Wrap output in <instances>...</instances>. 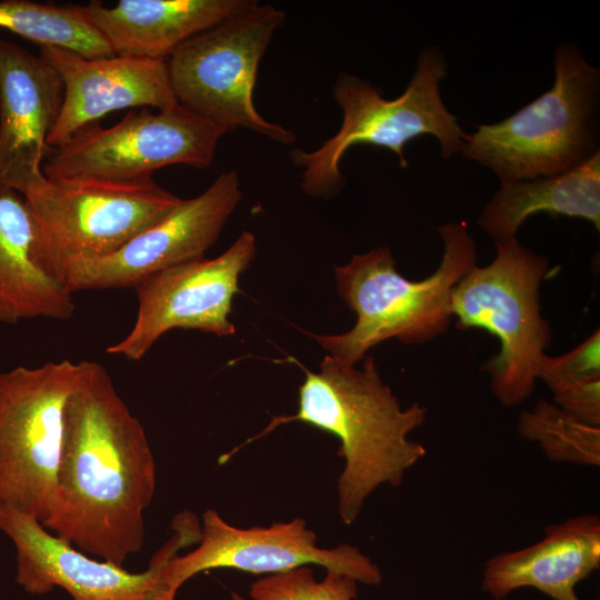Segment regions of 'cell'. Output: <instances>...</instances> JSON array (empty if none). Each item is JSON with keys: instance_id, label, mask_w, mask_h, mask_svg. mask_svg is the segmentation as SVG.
<instances>
[{"instance_id": "ffe728a7", "label": "cell", "mask_w": 600, "mask_h": 600, "mask_svg": "<svg viewBox=\"0 0 600 600\" xmlns=\"http://www.w3.org/2000/svg\"><path fill=\"white\" fill-rule=\"evenodd\" d=\"M546 212L590 221L600 229V151L564 173L501 182L482 209L479 227L497 241L516 238L532 214Z\"/></svg>"}, {"instance_id": "7402d4cb", "label": "cell", "mask_w": 600, "mask_h": 600, "mask_svg": "<svg viewBox=\"0 0 600 600\" xmlns=\"http://www.w3.org/2000/svg\"><path fill=\"white\" fill-rule=\"evenodd\" d=\"M519 436L537 443L553 463L600 466V427L584 423L544 399L518 420Z\"/></svg>"}, {"instance_id": "9a60e30c", "label": "cell", "mask_w": 600, "mask_h": 600, "mask_svg": "<svg viewBox=\"0 0 600 600\" xmlns=\"http://www.w3.org/2000/svg\"><path fill=\"white\" fill-rule=\"evenodd\" d=\"M63 91L60 76L43 58L0 39V193L23 197L46 179L47 139Z\"/></svg>"}, {"instance_id": "d4e9b609", "label": "cell", "mask_w": 600, "mask_h": 600, "mask_svg": "<svg viewBox=\"0 0 600 600\" xmlns=\"http://www.w3.org/2000/svg\"><path fill=\"white\" fill-rule=\"evenodd\" d=\"M554 404L571 417L600 427V379L583 381L553 393Z\"/></svg>"}, {"instance_id": "277c9868", "label": "cell", "mask_w": 600, "mask_h": 600, "mask_svg": "<svg viewBox=\"0 0 600 600\" xmlns=\"http://www.w3.org/2000/svg\"><path fill=\"white\" fill-rule=\"evenodd\" d=\"M553 63L548 91L467 136L462 156L493 171L500 183L564 173L600 151V70L572 43L556 49Z\"/></svg>"}, {"instance_id": "484cf974", "label": "cell", "mask_w": 600, "mask_h": 600, "mask_svg": "<svg viewBox=\"0 0 600 600\" xmlns=\"http://www.w3.org/2000/svg\"><path fill=\"white\" fill-rule=\"evenodd\" d=\"M231 600H246V599L237 592H231Z\"/></svg>"}, {"instance_id": "8fae6325", "label": "cell", "mask_w": 600, "mask_h": 600, "mask_svg": "<svg viewBox=\"0 0 600 600\" xmlns=\"http://www.w3.org/2000/svg\"><path fill=\"white\" fill-rule=\"evenodd\" d=\"M171 529L172 536L153 554L148 569L130 572L91 558L47 530L37 518L0 506V530L17 550L16 580L33 596L59 587L72 600H156L167 562L201 538L199 519L190 511L178 513Z\"/></svg>"}, {"instance_id": "e0dca14e", "label": "cell", "mask_w": 600, "mask_h": 600, "mask_svg": "<svg viewBox=\"0 0 600 600\" xmlns=\"http://www.w3.org/2000/svg\"><path fill=\"white\" fill-rule=\"evenodd\" d=\"M543 532L532 546L488 559L482 591L503 600L521 588H534L553 600H581L577 584L600 567V517L573 516Z\"/></svg>"}, {"instance_id": "603a6c76", "label": "cell", "mask_w": 600, "mask_h": 600, "mask_svg": "<svg viewBox=\"0 0 600 600\" xmlns=\"http://www.w3.org/2000/svg\"><path fill=\"white\" fill-rule=\"evenodd\" d=\"M358 582L352 577L326 570L317 581L311 566L267 574L250 584L252 600H353Z\"/></svg>"}, {"instance_id": "3957f363", "label": "cell", "mask_w": 600, "mask_h": 600, "mask_svg": "<svg viewBox=\"0 0 600 600\" xmlns=\"http://www.w3.org/2000/svg\"><path fill=\"white\" fill-rule=\"evenodd\" d=\"M437 231L443 243L441 261L422 280L401 276L388 247L354 254L347 264L334 267L337 291L356 312V323L344 333L310 337L332 358L356 366L388 339L422 344L444 334L452 319V290L477 264V252L463 223L449 222Z\"/></svg>"}, {"instance_id": "7c38bea8", "label": "cell", "mask_w": 600, "mask_h": 600, "mask_svg": "<svg viewBox=\"0 0 600 600\" xmlns=\"http://www.w3.org/2000/svg\"><path fill=\"white\" fill-rule=\"evenodd\" d=\"M301 566H320L366 586H378L383 579L380 567L359 548L349 543L319 547L317 533L301 517L268 527L239 528L208 509L202 514L197 547L183 556L176 554L164 566L156 600H176L186 581L208 570L271 574Z\"/></svg>"}, {"instance_id": "ba28073f", "label": "cell", "mask_w": 600, "mask_h": 600, "mask_svg": "<svg viewBox=\"0 0 600 600\" xmlns=\"http://www.w3.org/2000/svg\"><path fill=\"white\" fill-rule=\"evenodd\" d=\"M284 18L282 10L254 1L186 41L166 60L178 102L226 132L243 128L292 143L293 131L266 120L253 102L260 60Z\"/></svg>"}, {"instance_id": "44dd1931", "label": "cell", "mask_w": 600, "mask_h": 600, "mask_svg": "<svg viewBox=\"0 0 600 600\" xmlns=\"http://www.w3.org/2000/svg\"><path fill=\"white\" fill-rule=\"evenodd\" d=\"M0 28L40 47L68 50L87 59L116 56L108 39L86 14L83 6L1 0Z\"/></svg>"}, {"instance_id": "d6986e66", "label": "cell", "mask_w": 600, "mask_h": 600, "mask_svg": "<svg viewBox=\"0 0 600 600\" xmlns=\"http://www.w3.org/2000/svg\"><path fill=\"white\" fill-rule=\"evenodd\" d=\"M32 223L23 197L0 193V323L70 319L72 294L47 276L31 257Z\"/></svg>"}, {"instance_id": "ac0fdd59", "label": "cell", "mask_w": 600, "mask_h": 600, "mask_svg": "<svg viewBox=\"0 0 600 600\" xmlns=\"http://www.w3.org/2000/svg\"><path fill=\"white\" fill-rule=\"evenodd\" d=\"M253 0H120L83 6L116 56L166 61L194 36L250 7Z\"/></svg>"}, {"instance_id": "52a82bcc", "label": "cell", "mask_w": 600, "mask_h": 600, "mask_svg": "<svg viewBox=\"0 0 600 600\" xmlns=\"http://www.w3.org/2000/svg\"><path fill=\"white\" fill-rule=\"evenodd\" d=\"M23 199L32 223V260L61 284L70 263L119 250L182 200L152 178L133 182L46 178Z\"/></svg>"}, {"instance_id": "cb8c5ba5", "label": "cell", "mask_w": 600, "mask_h": 600, "mask_svg": "<svg viewBox=\"0 0 600 600\" xmlns=\"http://www.w3.org/2000/svg\"><path fill=\"white\" fill-rule=\"evenodd\" d=\"M591 379H600L599 329L564 354H543L537 372V380L543 381L552 393Z\"/></svg>"}, {"instance_id": "8992f818", "label": "cell", "mask_w": 600, "mask_h": 600, "mask_svg": "<svg viewBox=\"0 0 600 600\" xmlns=\"http://www.w3.org/2000/svg\"><path fill=\"white\" fill-rule=\"evenodd\" d=\"M494 243L492 262L474 264L454 286L451 312L459 329H484L498 339L499 351L484 369L493 396L510 408L533 393L539 362L552 340L540 312V286L550 264L517 238Z\"/></svg>"}, {"instance_id": "5bb4252c", "label": "cell", "mask_w": 600, "mask_h": 600, "mask_svg": "<svg viewBox=\"0 0 600 600\" xmlns=\"http://www.w3.org/2000/svg\"><path fill=\"white\" fill-rule=\"evenodd\" d=\"M241 197L239 174L224 171L202 193L182 199L168 216L119 250L70 263L62 286L71 294L134 287L152 273L203 257L217 242Z\"/></svg>"}, {"instance_id": "5b68a950", "label": "cell", "mask_w": 600, "mask_h": 600, "mask_svg": "<svg viewBox=\"0 0 600 600\" xmlns=\"http://www.w3.org/2000/svg\"><path fill=\"white\" fill-rule=\"evenodd\" d=\"M446 74V58L436 47L421 50L406 90L392 100L357 76L339 74L333 87V98L343 114L338 132L316 150L290 152L292 162L302 168L303 192L321 198L334 196L343 183L340 161L356 144L386 148L396 153L402 168L408 167L406 143L423 134L438 139L443 158L461 152L468 133L441 98L440 82Z\"/></svg>"}, {"instance_id": "2e32d148", "label": "cell", "mask_w": 600, "mask_h": 600, "mask_svg": "<svg viewBox=\"0 0 600 600\" xmlns=\"http://www.w3.org/2000/svg\"><path fill=\"white\" fill-rule=\"evenodd\" d=\"M43 58L60 76L63 100L47 139L57 148L107 113L138 107L163 110L178 104L167 62L113 56L87 59L68 50L41 47Z\"/></svg>"}, {"instance_id": "30bf717a", "label": "cell", "mask_w": 600, "mask_h": 600, "mask_svg": "<svg viewBox=\"0 0 600 600\" xmlns=\"http://www.w3.org/2000/svg\"><path fill=\"white\" fill-rule=\"evenodd\" d=\"M227 132L180 103L158 112L132 110L116 124L87 126L53 148L46 178L133 182L168 166L209 167Z\"/></svg>"}, {"instance_id": "9c48e42d", "label": "cell", "mask_w": 600, "mask_h": 600, "mask_svg": "<svg viewBox=\"0 0 600 600\" xmlns=\"http://www.w3.org/2000/svg\"><path fill=\"white\" fill-rule=\"evenodd\" d=\"M82 361L0 371V506L48 518L56 493L66 402Z\"/></svg>"}, {"instance_id": "7a4b0ae2", "label": "cell", "mask_w": 600, "mask_h": 600, "mask_svg": "<svg viewBox=\"0 0 600 600\" xmlns=\"http://www.w3.org/2000/svg\"><path fill=\"white\" fill-rule=\"evenodd\" d=\"M299 386L298 410L273 417L270 423L237 450L277 427L300 421L334 436L337 454L343 460L336 488L341 521L350 526L359 518L368 498L381 486L398 488L409 469L427 454L409 434L427 419L428 408L413 402L402 408L377 369L374 359H363L360 369L326 356L320 371L304 369Z\"/></svg>"}, {"instance_id": "4fadbf2b", "label": "cell", "mask_w": 600, "mask_h": 600, "mask_svg": "<svg viewBox=\"0 0 600 600\" xmlns=\"http://www.w3.org/2000/svg\"><path fill=\"white\" fill-rule=\"evenodd\" d=\"M256 253L254 234L243 231L217 258H194L146 277L133 287L138 311L131 330L107 352L140 361L172 329L234 334L232 300Z\"/></svg>"}, {"instance_id": "6da1fadb", "label": "cell", "mask_w": 600, "mask_h": 600, "mask_svg": "<svg viewBox=\"0 0 600 600\" xmlns=\"http://www.w3.org/2000/svg\"><path fill=\"white\" fill-rule=\"evenodd\" d=\"M157 486L140 420L97 361L82 360L63 411L56 493L41 523L80 551L122 566L144 540L143 514Z\"/></svg>"}]
</instances>
